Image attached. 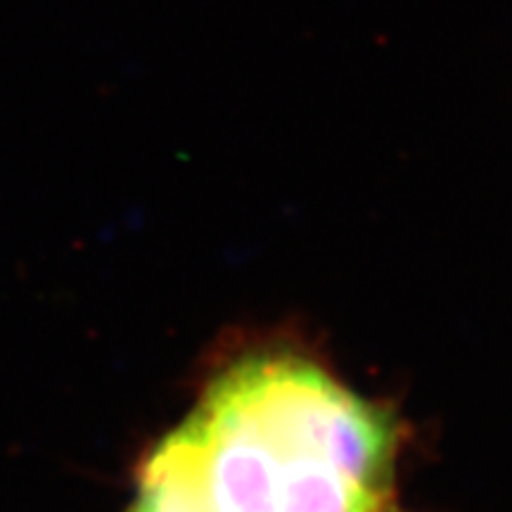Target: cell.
Wrapping results in <instances>:
<instances>
[{"label":"cell","mask_w":512,"mask_h":512,"mask_svg":"<svg viewBox=\"0 0 512 512\" xmlns=\"http://www.w3.org/2000/svg\"><path fill=\"white\" fill-rule=\"evenodd\" d=\"M403 427L316 358L245 351L140 460L124 512H408Z\"/></svg>","instance_id":"cell-1"}]
</instances>
